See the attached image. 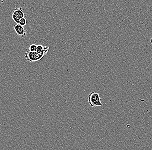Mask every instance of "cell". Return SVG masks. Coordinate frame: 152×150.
<instances>
[{"label": "cell", "instance_id": "6da1fadb", "mask_svg": "<svg viewBox=\"0 0 152 150\" xmlns=\"http://www.w3.org/2000/svg\"><path fill=\"white\" fill-rule=\"evenodd\" d=\"M101 100V99L98 93L94 92L90 93L88 97V101L91 107H96L103 106Z\"/></svg>", "mask_w": 152, "mask_h": 150}, {"label": "cell", "instance_id": "7a4b0ae2", "mask_svg": "<svg viewBox=\"0 0 152 150\" xmlns=\"http://www.w3.org/2000/svg\"><path fill=\"white\" fill-rule=\"evenodd\" d=\"M43 55L38 53L37 52H31L29 50L24 54L25 57L30 62H33L39 61L43 57Z\"/></svg>", "mask_w": 152, "mask_h": 150}, {"label": "cell", "instance_id": "3957f363", "mask_svg": "<svg viewBox=\"0 0 152 150\" xmlns=\"http://www.w3.org/2000/svg\"><path fill=\"white\" fill-rule=\"evenodd\" d=\"M23 18H25V14L22 8L20 7L18 8H15L12 14V19L17 24H18L19 20Z\"/></svg>", "mask_w": 152, "mask_h": 150}, {"label": "cell", "instance_id": "277c9868", "mask_svg": "<svg viewBox=\"0 0 152 150\" xmlns=\"http://www.w3.org/2000/svg\"><path fill=\"white\" fill-rule=\"evenodd\" d=\"M14 28L16 33L20 37L23 38L26 36V30L23 26L20 24H17L14 26Z\"/></svg>", "mask_w": 152, "mask_h": 150}, {"label": "cell", "instance_id": "5b68a950", "mask_svg": "<svg viewBox=\"0 0 152 150\" xmlns=\"http://www.w3.org/2000/svg\"><path fill=\"white\" fill-rule=\"evenodd\" d=\"M43 47L44 46L42 45H37V52L38 53L44 56L45 54L44 53Z\"/></svg>", "mask_w": 152, "mask_h": 150}, {"label": "cell", "instance_id": "8992f818", "mask_svg": "<svg viewBox=\"0 0 152 150\" xmlns=\"http://www.w3.org/2000/svg\"><path fill=\"white\" fill-rule=\"evenodd\" d=\"M37 45L33 44L29 46V51L31 52H36L37 51Z\"/></svg>", "mask_w": 152, "mask_h": 150}, {"label": "cell", "instance_id": "52a82bcc", "mask_svg": "<svg viewBox=\"0 0 152 150\" xmlns=\"http://www.w3.org/2000/svg\"><path fill=\"white\" fill-rule=\"evenodd\" d=\"M18 24L23 26H25L26 24H27V20H26L25 18H22L21 19L19 20Z\"/></svg>", "mask_w": 152, "mask_h": 150}, {"label": "cell", "instance_id": "ba28073f", "mask_svg": "<svg viewBox=\"0 0 152 150\" xmlns=\"http://www.w3.org/2000/svg\"><path fill=\"white\" fill-rule=\"evenodd\" d=\"M49 50V46H45L43 47L44 53L45 55H46L48 52Z\"/></svg>", "mask_w": 152, "mask_h": 150}, {"label": "cell", "instance_id": "9c48e42d", "mask_svg": "<svg viewBox=\"0 0 152 150\" xmlns=\"http://www.w3.org/2000/svg\"><path fill=\"white\" fill-rule=\"evenodd\" d=\"M151 43L152 44V39H151Z\"/></svg>", "mask_w": 152, "mask_h": 150}]
</instances>
